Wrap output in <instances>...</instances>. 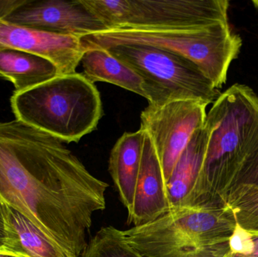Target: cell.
Returning a JSON list of instances; mask_svg holds the SVG:
<instances>
[{"mask_svg": "<svg viewBox=\"0 0 258 257\" xmlns=\"http://www.w3.org/2000/svg\"><path fill=\"white\" fill-rule=\"evenodd\" d=\"M107 183L64 143L15 119L0 122V200L34 223L67 257H82Z\"/></svg>", "mask_w": 258, "mask_h": 257, "instance_id": "6da1fadb", "label": "cell"}, {"mask_svg": "<svg viewBox=\"0 0 258 257\" xmlns=\"http://www.w3.org/2000/svg\"><path fill=\"white\" fill-rule=\"evenodd\" d=\"M203 128L206 145L191 206L217 203L257 149L258 95L233 84L213 103Z\"/></svg>", "mask_w": 258, "mask_h": 257, "instance_id": "7a4b0ae2", "label": "cell"}, {"mask_svg": "<svg viewBox=\"0 0 258 257\" xmlns=\"http://www.w3.org/2000/svg\"><path fill=\"white\" fill-rule=\"evenodd\" d=\"M11 107L16 119L64 143H77L95 131L104 115L96 86L77 72L14 92Z\"/></svg>", "mask_w": 258, "mask_h": 257, "instance_id": "3957f363", "label": "cell"}, {"mask_svg": "<svg viewBox=\"0 0 258 257\" xmlns=\"http://www.w3.org/2000/svg\"><path fill=\"white\" fill-rule=\"evenodd\" d=\"M84 51L128 44L156 47L194 62L217 89L240 53L242 38L228 23L200 28L108 29L80 38Z\"/></svg>", "mask_w": 258, "mask_h": 257, "instance_id": "277c9868", "label": "cell"}, {"mask_svg": "<svg viewBox=\"0 0 258 257\" xmlns=\"http://www.w3.org/2000/svg\"><path fill=\"white\" fill-rule=\"evenodd\" d=\"M235 226L227 208L208 203L171 210L153 221L120 232L142 257H177L200 246L228 242Z\"/></svg>", "mask_w": 258, "mask_h": 257, "instance_id": "5b68a950", "label": "cell"}, {"mask_svg": "<svg viewBox=\"0 0 258 257\" xmlns=\"http://www.w3.org/2000/svg\"><path fill=\"white\" fill-rule=\"evenodd\" d=\"M105 49L139 75L149 105L162 106L181 100L203 101L209 105L221 95L197 64L178 54L138 44Z\"/></svg>", "mask_w": 258, "mask_h": 257, "instance_id": "8992f818", "label": "cell"}, {"mask_svg": "<svg viewBox=\"0 0 258 257\" xmlns=\"http://www.w3.org/2000/svg\"><path fill=\"white\" fill-rule=\"evenodd\" d=\"M107 30L200 28L228 23L227 0H81Z\"/></svg>", "mask_w": 258, "mask_h": 257, "instance_id": "52a82bcc", "label": "cell"}, {"mask_svg": "<svg viewBox=\"0 0 258 257\" xmlns=\"http://www.w3.org/2000/svg\"><path fill=\"white\" fill-rule=\"evenodd\" d=\"M208 104L194 100L149 105L141 112V128L150 137L168 184L183 151L206 121Z\"/></svg>", "mask_w": 258, "mask_h": 257, "instance_id": "ba28073f", "label": "cell"}, {"mask_svg": "<svg viewBox=\"0 0 258 257\" xmlns=\"http://www.w3.org/2000/svg\"><path fill=\"white\" fill-rule=\"evenodd\" d=\"M4 21L78 38L107 30L81 0H27Z\"/></svg>", "mask_w": 258, "mask_h": 257, "instance_id": "9c48e42d", "label": "cell"}, {"mask_svg": "<svg viewBox=\"0 0 258 257\" xmlns=\"http://www.w3.org/2000/svg\"><path fill=\"white\" fill-rule=\"evenodd\" d=\"M15 49L51 61L59 75L77 72L84 53L80 38L22 27L0 20V50Z\"/></svg>", "mask_w": 258, "mask_h": 257, "instance_id": "30bf717a", "label": "cell"}, {"mask_svg": "<svg viewBox=\"0 0 258 257\" xmlns=\"http://www.w3.org/2000/svg\"><path fill=\"white\" fill-rule=\"evenodd\" d=\"M169 211L167 185L160 161L150 137L144 132L141 169L128 223L141 226Z\"/></svg>", "mask_w": 258, "mask_h": 257, "instance_id": "8fae6325", "label": "cell"}, {"mask_svg": "<svg viewBox=\"0 0 258 257\" xmlns=\"http://www.w3.org/2000/svg\"><path fill=\"white\" fill-rule=\"evenodd\" d=\"M144 132H125L115 143L109 159V172L119 193L121 202L128 211L133 209L141 159Z\"/></svg>", "mask_w": 258, "mask_h": 257, "instance_id": "7c38bea8", "label": "cell"}, {"mask_svg": "<svg viewBox=\"0 0 258 257\" xmlns=\"http://www.w3.org/2000/svg\"><path fill=\"white\" fill-rule=\"evenodd\" d=\"M6 238L3 248L26 257H67L34 223L3 203Z\"/></svg>", "mask_w": 258, "mask_h": 257, "instance_id": "4fadbf2b", "label": "cell"}, {"mask_svg": "<svg viewBox=\"0 0 258 257\" xmlns=\"http://www.w3.org/2000/svg\"><path fill=\"white\" fill-rule=\"evenodd\" d=\"M205 145L206 131L203 127L192 136L167 184L170 211L192 205V193L200 172Z\"/></svg>", "mask_w": 258, "mask_h": 257, "instance_id": "5bb4252c", "label": "cell"}, {"mask_svg": "<svg viewBox=\"0 0 258 257\" xmlns=\"http://www.w3.org/2000/svg\"><path fill=\"white\" fill-rule=\"evenodd\" d=\"M59 75L54 63L40 56L15 49L0 50V77L24 92Z\"/></svg>", "mask_w": 258, "mask_h": 257, "instance_id": "9a60e30c", "label": "cell"}, {"mask_svg": "<svg viewBox=\"0 0 258 257\" xmlns=\"http://www.w3.org/2000/svg\"><path fill=\"white\" fill-rule=\"evenodd\" d=\"M80 63L83 68V75L93 84L97 81L110 83L145 98L139 75L112 55L108 50H86Z\"/></svg>", "mask_w": 258, "mask_h": 257, "instance_id": "2e32d148", "label": "cell"}, {"mask_svg": "<svg viewBox=\"0 0 258 257\" xmlns=\"http://www.w3.org/2000/svg\"><path fill=\"white\" fill-rule=\"evenodd\" d=\"M241 227L253 238L258 237V185L237 184L219 199Z\"/></svg>", "mask_w": 258, "mask_h": 257, "instance_id": "e0dca14e", "label": "cell"}, {"mask_svg": "<svg viewBox=\"0 0 258 257\" xmlns=\"http://www.w3.org/2000/svg\"><path fill=\"white\" fill-rule=\"evenodd\" d=\"M82 257H142L113 226L102 227L88 244Z\"/></svg>", "mask_w": 258, "mask_h": 257, "instance_id": "ac0fdd59", "label": "cell"}, {"mask_svg": "<svg viewBox=\"0 0 258 257\" xmlns=\"http://www.w3.org/2000/svg\"><path fill=\"white\" fill-rule=\"evenodd\" d=\"M229 246L233 254L249 255L254 250V238L236 223L234 230L229 240Z\"/></svg>", "mask_w": 258, "mask_h": 257, "instance_id": "d6986e66", "label": "cell"}, {"mask_svg": "<svg viewBox=\"0 0 258 257\" xmlns=\"http://www.w3.org/2000/svg\"><path fill=\"white\" fill-rule=\"evenodd\" d=\"M177 257H233V253L228 241L189 249Z\"/></svg>", "mask_w": 258, "mask_h": 257, "instance_id": "ffe728a7", "label": "cell"}, {"mask_svg": "<svg viewBox=\"0 0 258 257\" xmlns=\"http://www.w3.org/2000/svg\"><path fill=\"white\" fill-rule=\"evenodd\" d=\"M240 183L258 185V148L247 161L235 184Z\"/></svg>", "mask_w": 258, "mask_h": 257, "instance_id": "44dd1931", "label": "cell"}, {"mask_svg": "<svg viewBox=\"0 0 258 257\" xmlns=\"http://www.w3.org/2000/svg\"><path fill=\"white\" fill-rule=\"evenodd\" d=\"M27 0H0V20H6Z\"/></svg>", "mask_w": 258, "mask_h": 257, "instance_id": "7402d4cb", "label": "cell"}, {"mask_svg": "<svg viewBox=\"0 0 258 257\" xmlns=\"http://www.w3.org/2000/svg\"><path fill=\"white\" fill-rule=\"evenodd\" d=\"M6 221H5L4 207L0 200V249L3 248L6 241Z\"/></svg>", "mask_w": 258, "mask_h": 257, "instance_id": "603a6c76", "label": "cell"}, {"mask_svg": "<svg viewBox=\"0 0 258 257\" xmlns=\"http://www.w3.org/2000/svg\"><path fill=\"white\" fill-rule=\"evenodd\" d=\"M254 248L249 255L233 254V257H258V237L254 238Z\"/></svg>", "mask_w": 258, "mask_h": 257, "instance_id": "cb8c5ba5", "label": "cell"}, {"mask_svg": "<svg viewBox=\"0 0 258 257\" xmlns=\"http://www.w3.org/2000/svg\"><path fill=\"white\" fill-rule=\"evenodd\" d=\"M0 257H26L22 255L17 254V253H12V252L6 250V249H0Z\"/></svg>", "mask_w": 258, "mask_h": 257, "instance_id": "d4e9b609", "label": "cell"}, {"mask_svg": "<svg viewBox=\"0 0 258 257\" xmlns=\"http://www.w3.org/2000/svg\"><path fill=\"white\" fill-rule=\"evenodd\" d=\"M253 5H254V7L258 10V0H253L252 1Z\"/></svg>", "mask_w": 258, "mask_h": 257, "instance_id": "484cf974", "label": "cell"}]
</instances>
